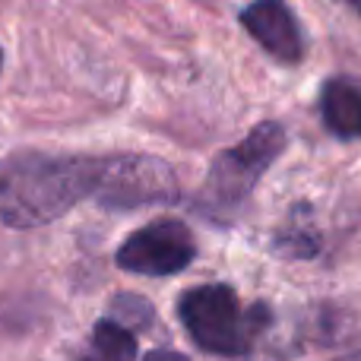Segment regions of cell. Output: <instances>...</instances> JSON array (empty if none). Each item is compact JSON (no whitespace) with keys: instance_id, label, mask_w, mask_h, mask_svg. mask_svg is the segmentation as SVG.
Wrapping results in <instances>:
<instances>
[{"instance_id":"15","label":"cell","mask_w":361,"mask_h":361,"mask_svg":"<svg viewBox=\"0 0 361 361\" xmlns=\"http://www.w3.org/2000/svg\"><path fill=\"white\" fill-rule=\"evenodd\" d=\"M86 361H92V358H86Z\"/></svg>"},{"instance_id":"9","label":"cell","mask_w":361,"mask_h":361,"mask_svg":"<svg viewBox=\"0 0 361 361\" xmlns=\"http://www.w3.org/2000/svg\"><path fill=\"white\" fill-rule=\"evenodd\" d=\"M133 355H137L133 330L111 317L92 326V361H133Z\"/></svg>"},{"instance_id":"3","label":"cell","mask_w":361,"mask_h":361,"mask_svg":"<svg viewBox=\"0 0 361 361\" xmlns=\"http://www.w3.org/2000/svg\"><path fill=\"white\" fill-rule=\"evenodd\" d=\"M286 149V130L279 124H260L257 130H250L238 146L225 149L222 156L212 162L209 178L203 187V203L209 212H235L244 200L250 197V190L257 187V180L263 178V171L276 162V156Z\"/></svg>"},{"instance_id":"11","label":"cell","mask_w":361,"mask_h":361,"mask_svg":"<svg viewBox=\"0 0 361 361\" xmlns=\"http://www.w3.org/2000/svg\"><path fill=\"white\" fill-rule=\"evenodd\" d=\"M143 361H187V355H180V352H175V349H156V352H149Z\"/></svg>"},{"instance_id":"2","label":"cell","mask_w":361,"mask_h":361,"mask_svg":"<svg viewBox=\"0 0 361 361\" xmlns=\"http://www.w3.org/2000/svg\"><path fill=\"white\" fill-rule=\"evenodd\" d=\"M178 317L203 352L235 358L250 352L254 339L269 324V307H244L231 286H197L178 298Z\"/></svg>"},{"instance_id":"1","label":"cell","mask_w":361,"mask_h":361,"mask_svg":"<svg viewBox=\"0 0 361 361\" xmlns=\"http://www.w3.org/2000/svg\"><path fill=\"white\" fill-rule=\"evenodd\" d=\"M102 159L16 156L0 162V219L10 228H42L67 216L99 187Z\"/></svg>"},{"instance_id":"7","label":"cell","mask_w":361,"mask_h":361,"mask_svg":"<svg viewBox=\"0 0 361 361\" xmlns=\"http://www.w3.org/2000/svg\"><path fill=\"white\" fill-rule=\"evenodd\" d=\"M324 124L343 140H361V89L349 80H333L320 92Z\"/></svg>"},{"instance_id":"13","label":"cell","mask_w":361,"mask_h":361,"mask_svg":"<svg viewBox=\"0 0 361 361\" xmlns=\"http://www.w3.org/2000/svg\"><path fill=\"white\" fill-rule=\"evenodd\" d=\"M352 4H355V10H358V13H361V0H352Z\"/></svg>"},{"instance_id":"10","label":"cell","mask_w":361,"mask_h":361,"mask_svg":"<svg viewBox=\"0 0 361 361\" xmlns=\"http://www.w3.org/2000/svg\"><path fill=\"white\" fill-rule=\"evenodd\" d=\"M152 305H146L143 298L137 295H118L111 301V320L124 324L127 330H140V326H149L152 324Z\"/></svg>"},{"instance_id":"12","label":"cell","mask_w":361,"mask_h":361,"mask_svg":"<svg viewBox=\"0 0 361 361\" xmlns=\"http://www.w3.org/2000/svg\"><path fill=\"white\" fill-rule=\"evenodd\" d=\"M339 361H361V352L358 355H349V358H339Z\"/></svg>"},{"instance_id":"5","label":"cell","mask_w":361,"mask_h":361,"mask_svg":"<svg viewBox=\"0 0 361 361\" xmlns=\"http://www.w3.org/2000/svg\"><path fill=\"white\" fill-rule=\"evenodd\" d=\"M193 257V231L178 219H159L130 231L114 254V263L133 276H175L190 267Z\"/></svg>"},{"instance_id":"4","label":"cell","mask_w":361,"mask_h":361,"mask_svg":"<svg viewBox=\"0 0 361 361\" xmlns=\"http://www.w3.org/2000/svg\"><path fill=\"white\" fill-rule=\"evenodd\" d=\"M108 209H133L146 203H171L178 197L175 171L152 156L102 159L99 187L92 193Z\"/></svg>"},{"instance_id":"8","label":"cell","mask_w":361,"mask_h":361,"mask_svg":"<svg viewBox=\"0 0 361 361\" xmlns=\"http://www.w3.org/2000/svg\"><path fill=\"white\" fill-rule=\"evenodd\" d=\"M311 212V209H307ZM305 209H292L288 222L276 231V254L292 257V260H307L320 247V231L311 225V216Z\"/></svg>"},{"instance_id":"6","label":"cell","mask_w":361,"mask_h":361,"mask_svg":"<svg viewBox=\"0 0 361 361\" xmlns=\"http://www.w3.org/2000/svg\"><path fill=\"white\" fill-rule=\"evenodd\" d=\"M244 29L276 57V61L295 63L301 57V32L292 13L282 0H254L244 10Z\"/></svg>"},{"instance_id":"14","label":"cell","mask_w":361,"mask_h":361,"mask_svg":"<svg viewBox=\"0 0 361 361\" xmlns=\"http://www.w3.org/2000/svg\"><path fill=\"white\" fill-rule=\"evenodd\" d=\"M0 63H4V54H0Z\"/></svg>"}]
</instances>
